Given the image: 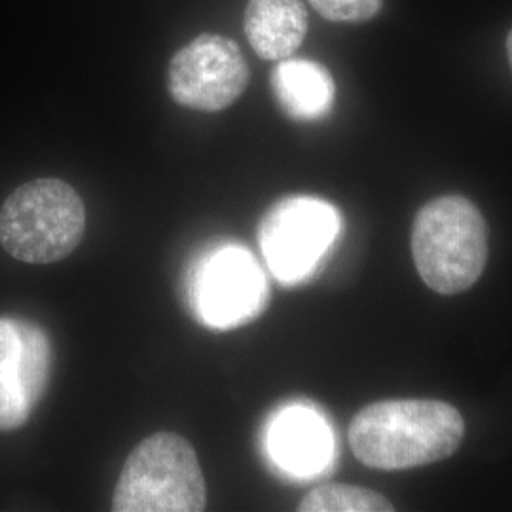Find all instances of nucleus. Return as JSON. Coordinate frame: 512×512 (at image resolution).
<instances>
[{
  "instance_id": "obj_13",
  "label": "nucleus",
  "mask_w": 512,
  "mask_h": 512,
  "mask_svg": "<svg viewBox=\"0 0 512 512\" xmlns=\"http://www.w3.org/2000/svg\"><path fill=\"white\" fill-rule=\"evenodd\" d=\"M315 12L336 23H365L376 18L384 0H310Z\"/></svg>"
},
{
  "instance_id": "obj_9",
  "label": "nucleus",
  "mask_w": 512,
  "mask_h": 512,
  "mask_svg": "<svg viewBox=\"0 0 512 512\" xmlns=\"http://www.w3.org/2000/svg\"><path fill=\"white\" fill-rule=\"evenodd\" d=\"M268 454L289 475H317L332 459V433L323 416L306 406H291L268 427Z\"/></svg>"
},
{
  "instance_id": "obj_3",
  "label": "nucleus",
  "mask_w": 512,
  "mask_h": 512,
  "mask_svg": "<svg viewBox=\"0 0 512 512\" xmlns=\"http://www.w3.org/2000/svg\"><path fill=\"white\" fill-rule=\"evenodd\" d=\"M86 205L61 179H35L18 186L0 207V245L25 264H54L82 243Z\"/></svg>"
},
{
  "instance_id": "obj_4",
  "label": "nucleus",
  "mask_w": 512,
  "mask_h": 512,
  "mask_svg": "<svg viewBox=\"0 0 512 512\" xmlns=\"http://www.w3.org/2000/svg\"><path fill=\"white\" fill-rule=\"evenodd\" d=\"M207 507L202 465L188 440L158 431L129 454L112 495L114 512H200Z\"/></svg>"
},
{
  "instance_id": "obj_8",
  "label": "nucleus",
  "mask_w": 512,
  "mask_h": 512,
  "mask_svg": "<svg viewBox=\"0 0 512 512\" xmlns=\"http://www.w3.org/2000/svg\"><path fill=\"white\" fill-rule=\"evenodd\" d=\"M270 287L247 249L228 245L203 258L192 279V306L203 325L234 329L266 310Z\"/></svg>"
},
{
  "instance_id": "obj_14",
  "label": "nucleus",
  "mask_w": 512,
  "mask_h": 512,
  "mask_svg": "<svg viewBox=\"0 0 512 512\" xmlns=\"http://www.w3.org/2000/svg\"><path fill=\"white\" fill-rule=\"evenodd\" d=\"M507 54H509V63H511L512 69V31L509 33V37H507Z\"/></svg>"
},
{
  "instance_id": "obj_10",
  "label": "nucleus",
  "mask_w": 512,
  "mask_h": 512,
  "mask_svg": "<svg viewBox=\"0 0 512 512\" xmlns=\"http://www.w3.org/2000/svg\"><path fill=\"white\" fill-rule=\"evenodd\" d=\"M243 27L258 57L281 61L300 48L310 19L302 0H249Z\"/></svg>"
},
{
  "instance_id": "obj_6",
  "label": "nucleus",
  "mask_w": 512,
  "mask_h": 512,
  "mask_svg": "<svg viewBox=\"0 0 512 512\" xmlns=\"http://www.w3.org/2000/svg\"><path fill=\"white\" fill-rule=\"evenodd\" d=\"M251 80L247 59L232 38L203 33L171 57L167 92L184 109L220 112L232 107Z\"/></svg>"
},
{
  "instance_id": "obj_1",
  "label": "nucleus",
  "mask_w": 512,
  "mask_h": 512,
  "mask_svg": "<svg viewBox=\"0 0 512 512\" xmlns=\"http://www.w3.org/2000/svg\"><path fill=\"white\" fill-rule=\"evenodd\" d=\"M465 421L442 401L399 399L365 406L349 425L355 458L376 471H404L431 465L458 452Z\"/></svg>"
},
{
  "instance_id": "obj_11",
  "label": "nucleus",
  "mask_w": 512,
  "mask_h": 512,
  "mask_svg": "<svg viewBox=\"0 0 512 512\" xmlns=\"http://www.w3.org/2000/svg\"><path fill=\"white\" fill-rule=\"evenodd\" d=\"M272 90L279 107L293 120L315 122L334 105V80L329 71L310 59H281L272 71Z\"/></svg>"
},
{
  "instance_id": "obj_7",
  "label": "nucleus",
  "mask_w": 512,
  "mask_h": 512,
  "mask_svg": "<svg viewBox=\"0 0 512 512\" xmlns=\"http://www.w3.org/2000/svg\"><path fill=\"white\" fill-rule=\"evenodd\" d=\"M54 372V346L38 323L0 317V433L18 431L42 403Z\"/></svg>"
},
{
  "instance_id": "obj_5",
  "label": "nucleus",
  "mask_w": 512,
  "mask_h": 512,
  "mask_svg": "<svg viewBox=\"0 0 512 512\" xmlns=\"http://www.w3.org/2000/svg\"><path fill=\"white\" fill-rule=\"evenodd\" d=\"M342 219L332 203L291 196L272 205L258 226L266 266L287 285L315 274L340 234Z\"/></svg>"
},
{
  "instance_id": "obj_12",
  "label": "nucleus",
  "mask_w": 512,
  "mask_h": 512,
  "mask_svg": "<svg viewBox=\"0 0 512 512\" xmlns=\"http://www.w3.org/2000/svg\"><path fill=\"white\" fill-rule=\"evenodd\" d=\"M300 512H389L391 501L374 490L353 484H323L298 503Z\"/></svg>"
},
{
  "instance_id": "obj_2",
  "label": "nucleus",
  "mask_w": 512,
  "mask_h": 512,
  "mask_svg": "<svg viewBox=\"0 0 512 512\" xmlns=\"http://www.w3.org/2000/svg\"><path fill=\"white\" fill-rule=\"evenodd\" d=\"M412 255L423 283L439 294L471 289L486 268L488 226L475 203L440 196L423 205L412 226Z\"/></svg>"
}]
</instances>
